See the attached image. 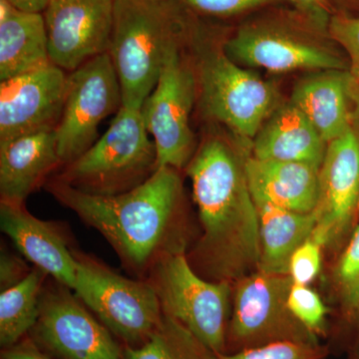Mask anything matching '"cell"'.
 Instances as JSON below:
<instances>
[{
  "instance_id": "6da1fadb",
  "label": "cell",
  "mask_w": 359,
  "mask_h": 359,
  "mask_svg": "<svg viewBox=\"0 0 359 359\" xmlns=\"http://www.w3.org/2000/svg\"><path fill=\"white\" fill-rule=\"evenodd\" d=\"M244 148L207 139L186 168L202 233L188 257L205 280L235 283L259 269V224Z\"/></svg>"
},
{
  "instance_id": "7a4b0ae2",
  "label": "cell",
  "mask_w": 359,
  "mask_h": 359,
  "mask_svg": "<svg viewBox=\"0 0 359 359\" xmlns=\"http://www.w3.org/2000/svg\"><path fill=\"white\" fill-rule=\"evenodd\" d=\"M179 172L159 167L140 186L112 197L89 195L56 178L47 190L98 231L125 268L145 280L163 257L185 250Z\"/></svg>"
},
{
  "instance_id": "3957f363",
  "label": "cell",
  "mask_w": 359,
  "mask_h": 359,
  "mask_svg": "<svg viewBox=\"0 0 359 359\" xmlns=\"http://www.w3.org/2000/svg\"><path fill=\"white\" fill-rule=\"evenodd\" d=\"M188 11L177 0H115L109 53L122 105L142 108L168 54L190 37Z\"/></svg>"
},
{
  "instance_id": "277c9868",
  "label": "cell",
  "mask_w": 359,
  "mask_h": 359,
  "mask_svg": "<svg viewBox=\"0 0 359 359\" xmlns=\"http://www.w3.org/2000/svg\"><path fill=\"white\" fill-rule=\"evenodd\" d=\"M223 48L237 65L269 72L349 69L348 59L330 33L294 9L245 21Z\"/></svg>"
},
{
  "instance_id": "5b68a950",
  "label": "cell",
  "mask_w": 359,
  "mask_h": 359,
  "mask_svg": "<svg viewBox=\"0 0 359 359\" xmlns=\"http://www.w3.org/2000/svg\"><path fill=\"white\" fill-rule=\"evenodd\" d=\"M63 167L56 179L101 197L121 195L147 181L158 169V159L142 108L122 105L107 131Z\"/></svg>"
},
{
  "instance_id": "8992f818",
  "label": "cell",
  "mask_w": 359,
  "mask_h": 359,
  "mask_svg": "<svg viewBox=\"0 0 359 359\" xmlns=\"http://www.w3.org/2000/svg\"><path fill=\"white\" fill-rule=\"evenodd\" d=\"M198 91L201 109L226 125L238 145L252 148L255 137L280 104L278 87L231 60L221 46L200 43Z\"/></svg>"
},
{
  "instance_id": "52a82bcc",
  "label": "cell",
  "mask_w": 359,
  "mask_h": 359,
  "mask_svg": "<svg viewBox=\"0 0 359 359\" xmlns=\"http://www.w3.org/2000/svg\"><path fill=\"white\" fill-rule=\"evenodd\" d=\"M145 280L154 287L165 316L212 353H226L233 283L205 280L191 266L185 250L163 257Z\"/></svg>"
},
{
  "instance_id": "ba28073f",
  "label": "cell",
  "mask_w": 359,
  "mask_h": 359,
  "mask_svg": "<svg viewBox=\"0 0 359 359\" xmlns=\"http://www.w3.org/2000/svg\"><path fill=\"white\" fill-rule=\"evenodd\" d=\"M292 285L290 275L259 269L233 283L226 353L278 342L320 344L287 306Z\"/></svg>"
},
{
  "instance_id": "9c48e42d",
  "label": "cell",
  "mask_w": 359,
  "mask_h": 359,
  "mask_svg": "<svg viewBox=\"0 0 359 359\" xmlns=\"http://www.w3.org/2000/svg\"><path fill=\"white\" fill-rule=\"evenodd\" d=\"M74 294L113 334L139 346L164 318L158 295L148 280H131L74 250Z\"/></svg>"
},
{
  "instance_id": "30bf717a",
  "label": "cell",
  "mask_w": 359,
  "mask_h": 359,
  "mask_svg": "<svg viewBox=\"0 0 359 359\" xmlns=\"http://www.w3.org/2000/svg\"><path fill=\"white\" fill-rule=\"evenodd\" d=\"M182 45L168 54L157 84L142 106L157 151L158 168L179 171L186 169L195 154L190 116L198 91L196 70L182 55Z\"/></svg>"
},
{
  "instance_id": "8fae6325",
  "label": "cell",
  "mask_w": 359,
  "mask_h": 359,
  "mask_svg": "<svg viewBox=\"0 0 359 359\" xmlns=\"http://www.w3.org/2000/svg\"><path fill=\"white\" fill-rule=\"evenodd\" d=\"M122 90L109 53L67 74L62 114L55 127L61 164L73 162L97 140L98 127L122 107Z\"/></svg>"
},
{
  "instance_id": "7c38bea8",
  "label": "cell",
  "mask_w": 359,
  "mask_h": 359,
  "mask_svg": "<svg viewBox=\"0 0 359 359\" xmlns=\"http://www.w3.org/2000/svg\"><path fill=\"white\" fill-rule=\"evenodd\" d=\"M89 311L69 287L44 285L32 341L61 359H123L112 332Z\"/></svg>"
},
{
  "instance_id": "4fadbf2b",
  "label": "cell",
  "mask_w": 359,
  "mask_h": 359,
  "mask_svg": "<svg viewBox=\"0 0 359 359\" xmlns=\"http://www.w3.org/2000/svg\"><path fill=\"white\" fill-rule=\"evenodd\" d=\"M115 0H50L43 11L52 65L72 72L109 50Z\"/></svg>"
},
{
  "instance_id": "5bb4252c",
  "label": "cell",
  "mask_w": 359,
  "mask_h": 359,
  "mask_svg": "<svg viewBox=\"0 0 359 359\" xmlns=\"http://www.w3.org/2000/svg\"><path fill=\"white\" fill-rule=\"evenodd\" d=\"M359 194V140L349 129L327 144L320 169V190L311 238L335 249L353 226Z\"/></svg>"
},
{
  "instance_id": "9a60e30c",
  "label": "cell",
  "mask_w": 359,
  "mask_h": 359,
  "mask_svg": "<svg viewBox=\"0 0 359 359\" xmlns=\"http://www.w3.org/2000/svg\"><path fill=\"white\" fill-rule=\"evenodd\" d=\"M66 71L50 65L0 83V144L57 126L65 104Z\"/></svg>"
},
{
  "instance_id": "2e32d148",
  "label": "cell",
  "mask_w": 359,
  "mask_h": 359,
  "mask_svg": "<svg viewBox=\"0 0 359 359\" xmlns=\"http://www.w3.org/2000/svg\"><path fill=\"white\" fill-rule=\"evenodd\" d=\"M0 226L25 259L54 280L74 290L77 261L60 230L42 221L25 204L0 202Z\"/></svg>"
},
{
  "instance_id": "e0dca14e",
  "label": "cell",
  "mask_w": 359,
  "mask_h": 359,
  "mask_svg": "<svg viewBox=\"0 0 359 359\" xmlns=\"http://www.w3.org/2000/svg\"><path fill=\"white\" fill-rule=\"evenodd\" d=\"M61 164L55 129H44L0 144L1 202L25 200Z\"/></svg>"
},
{
  "instance_id": "ac0fdd59",
  "label": "cell",
  "mask_w": 359,
  "mask_h": 359,
  "mask_svg": "<svg viewBox=\"0 0 359 359\" xmlns=\"http://www.w3.org/2000/svg\"><path fill=\"white\" fill-rule=\"evenodd\" d=\"M351 80L349 70L313 71L292 89L290 102L306 115L327 144L351 128Z\"/></svg>"
},
{
  "instance_id": "d6986e66",
  "label": "cell",
  "mask_w": 359,
  "mask_h": 359,
  "mask_svg": "<svg viewBox=\"0 0 359 359\" xmlns=\"http://www.w3.org/2000/svg\"><path fill=\"white\" fill-rule=\"evenodd\" d=\"M245 168L254 199L299 214L313 212L320 190V167L248 156Z\"/></svg>"
},
{
  "instance_id": "ffe728a7",
  "label": "cell",
  "mask_w": 359,
  "mask_h": 359,
  "mask_svg": "<svg viewBox=\"0 0 359 359\" xmlns=\"http://www.w3.org/2000/svg\"><path fill=\"white\" fill-rule=\"evenodd\" d=\"M327 143L306 115L290 101L280 103L252 143V157L321 167Z\"/></svg>"
},
{
  "instance_id": "44dd1931",
  "label": "cell",
  "mask_w": 359,
  "mask_h": 359,
  "mask_svg": "<svg viewBox=\"0 0 359 359\" xmlns=\"http://www.w3.org/2000/svg\"><path fill=\"white\" fill-rule=\"evenodd\" d=\"M254 200L259 224V269L273 275H289L294 250L313 236V214H299L266 201Z\"/></svg>"
},
{
  "instance_id": "7402d4cb",
  "label": "cell",
  "mask_w": 359,
  "mask_h": 359,
  "mask_svg": "<svg viewBox=\"0 0 359 359\" xmlns=\"http://www.w3.org/2000/svg\"><path fill=\"white\" fill-rule=\"evenodd\" d=\"M50 65L43 14L15 7L0 20V82Z\"/></svg>"
},
{
  "instance_id": "603a6c76",
  "label": "cell",
  "mask_w": 359,
  "mask_h": 359,
  "mask_svg": "<svg viewBox=\"0 0 359 359\" xmlns=\"http://www.w3.org/2000/svg\"><path fill=\"white\" fill-rule=\"evenodd\" d=\"M46 273L34 268L18 285L0 294V344L4 349L21 341L36 323Z\"/></svg>"
},
{
  "instance_id": "cb8c5ba5",
  "label": "cell",
  "mask_w": 359,
  "mask_h": 359,
  "mask_svg": "<svg viewBox=\"0 0 359 359\" xmlns=\"http://www.w3.org/2000/svg\"><path fill=\"white\" fill-rule=\"evenodd\" d=\"M211 354L185 327L164 316L144 344L125 347L123 359H208Z\"/></svg>"
},
{
  "instance_id": "d4e9b609",
  "label": "cell",
  "mask_w": 359,
  "mask_h": 359,
  "mask_svg": "<svg viewBox=\"0 0 359 359\" xmlns=\"http://www.w3.org/2000/svg\"><path fill=\"white\" fill-rule=\"evenodd\" d=\"M332 283L344 316L354 321L359 309V224L335 264Z\"/></svg>"
},
{
  "instance_id": "484cf974",
  "label": "cell",
  "mask_w": 359,
  "mask_h": 359,
  "mask_svg": "<svg viewBox=\"0 0 359 359\" xmlns=\"http://www.w3.org/2000/svg\"><path fill=\"white\" fill-rule=\"evenodd\" d=\"M328 351L320 344L278 342L231 353L214 354L208 359H325Z\"/></svg>"
},
{
  "instance_id": "4316f807",
  "label": "cell",
  "mask_w": 359,
  "mask_h": 359,
  "mask_svg": "<svg viewBox=\"0 0 359 359\" xmlns=\"http://www.w3.org/2000/svg\"><path fill=\"white\" fill-rule=\"evenodd\" d=\"M287 306L302 325L316 337L325 334L327 309L318 292L309 285H292Z\"/></svg>"
},
{
  "instance_id": "83f0119b",
  "label": "cell",
  "mask_w": 359,
  "mask_h": 359,
  "mask_svg": "<svg viewBox=\"0 0 359 359\" xmlns=\"http://www.w3.org/2000/svg\"><path fill=\"white\" fill-rule=\"evenodd\" d=\"M330 37L346 54L351 76L359 78V16L335 13L328 25Z\"/></svg>"
},
{
  "instance_id": "f1b7e54d",
  "label": "cell",
  "mask_w": 359,
  "mask_h": 359,
  "mask_svg": "<svg viewBox=\"0 0 359 359\" xmlns=\"http://www.w3.org/2000/svg\"><path fill=\"white\" fill-rule=\"evenodd\" d=\"M188 13L210 18H231L276 4L278 0H177Z\"/></svg>"
},
{
  "instance_id": "f546056e",
  "label": "cell",
  "mask_w": 359,
  "mask_h": 359,
  "mask_svg": "<svg viewBox=\"0 0 359 359\" xmlns=\"http://www.w3.org/2000/svg\"><path fill=\"white\" fill-rule=\"evenodd\" d=\"M323 245L313 238L294 250L290 261L289 275L295 285H309L316 280L321 269Z\"/></svg>"
},
{
  "instance_id": "4dcf8cb0",
  "label": "cell",
  "mask_w": 359,
  "mask_h": 359,
  "mask_svg": "<svg viewBox=\"0 0 359 359\" xmlns=\"http://www.w3.org/2000/svg\"><path fill=\"white\" fill-rule=\"evenodd\" d=\"M283 1L287 2L297 13L308 18L321 29L328 32V25L332 15L335 14L330 0H283Z\"/></svg>"
},
{
  "instance_id": "1f68e13d",
  "label": "cell",
  "mask_w": 359,
  "mask_h": 359,
  "mask_svg": "<svg viewBox=\"0 0 359 359\" xmlns=\"http://www.w3.org/2000/svg\"><path fill=\"white\" fill-rule=\"evenodd\" d=\"M25 262L20 257L6 250L0 256V290L4 292L18 285L30 273Z\"/></svg>"
},
{
  "instance_id": "d6a6232c",
  "label": "cell",
  "mask_w": 359,
  "mask_h": 359,
  "mask_svg": "<svg viewBox=\"0 0 359 359\" xmlns=\"http://www.w3.org/2000/svg\"><path fill=\"white\" fill-rule=\"evenodd\" d=\"M2 359H51L32 339L21 340L18 344L2 351Z\"/></svg>"
},
{
  "instance_id": "836d02e7",
  "label": "cell",
  "mask_w": 359,
  "mask_h": 359,
  "mask_svg": "<svg viewBox=\"0 0 359 359\" xmlns=\"http://www.w3.org/2000/svg\"><path fill=\"white\" fill-rule=\"evenodd\" d=\"M351 127L359 140V78L355 79V78L353 77V80H351Z\"/></svg>"
},
{
  "instance_id": "e575fe53",
  "label": "cell",
  "mask_w": 359,
  "mask_h": 359,
  "mask_svg": "<svg viewBox=\"0 0 359 359\" xmlns=\"http://www.w3.org/2000/svg\"><path fill=\"white\" fill-rule=\"evenodd\" d=\"M16 8L26 13H43L50 0H8Z\"/></svg>"
},
{
  "instance_id": "d590c367",
  "label": "cell",
  "mask_w": 359,
  "mask_h": 359,
  "mask_svg": "<svg viewBox=\"0 0 359 359\" xmlns=\"http://www.w3.org/2000/svg\"><path fill=\"white\" fill-rule=\"evenodd\" d=\"M335 13L356 15L359 13V0H330Z\"/></svg>"
},
{
  "instance_id": "8d00e7d4",
  "label": "cell",
  "mask_w": 359,
  "mask_h": 359,
  "mask_svg": "<svg viewBox=\"0 0 359 359\" xmlns=\"http://www.w3.org/2000/svg\"><path fill=\"white\" fill-rule=\"evenodd\" d=\"M354 323L356 325V337L355 342H354V354H355L356 358H359V309L358 313H356L355 318H354Z\"/></svg>"
},
{
  "instance_id": "74e56055",
  "label": "cell",
  "mask_w": 359,
  "mask_h": 359,
  "mask_svg": "<svg viewBox=\"0 0 359 359\" xmlns=\"http://www.w3.org/2000/svg\"><path fill=\"white\" fill-rule=\"evenodd\" d=\"M356 214H358L359 216V194L358 198V204H356Z\"/></svg>"
},
{
  "instance_id": "f35d334b",
  "label": "cell",
  "mask_w": 359,
  "mask_h": 359,
  "mask_svg": "<svg viewBox=\"0 0 359 359\" xmlns=\"http://www.w3.org/2000/svg\"><path fill=\"white\" fill-rule=\"evenodd\" d=\"M358 359H359V358Z\"/></svg>"
}]
</instances>
